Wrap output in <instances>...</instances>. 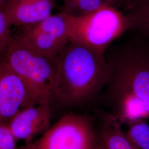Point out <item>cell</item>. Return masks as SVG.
I'll return each mask as SVG.
<instances>
[{
  "label": "cell",
  "instance_id": "5b68a950",
  "mask_svg": "<svg viewBox=\"0 0 149 149\" xmlns=\"http://www.w3.org/2000/svg\"><path fill=\"white\" fill-rule=\"evenodd\" d=\"M18 149H98L93 118L69 112L40 137Z\"/></svg>",
  "mask_w": 149,
  "mask_h": 149
},
{
  "label": "cell",
  "instance_id": "8992f818",
  "mask_svg": "<svg viewBox=\"0 0 149 149\" xmlns=\"http://www.w3.org/2000/svg\"><path fill=\"white\" fill-rule=\"evenodd\" d=\"M22 28L18 38L33 50L49 58H56L70 42L66 21L62 12Z\"/></svg>",
  "mask_w": 149,
  "mask_h": 149
},
{
  "label": "cell",
  "instance_id": "e0dca14e",
  "mask_svg": "<svg viewBox=\"0 0 149 149\" xmlns=\"http://www.w3.org/2000/svg\"><path fill=\"white\" fill-rule=\"evenodd\" d=\"M10 3L9 0H0V9L4 10Z\"/></svg>",
  "mask_w": 149,
  "mask_h": 149
},
{
  "label": "cell",
  "instance_id": "277c9868",
  "mask_svg": "<svg viewBox=\"0 0 149 149\" xmlns=\"http://www.w3.org/2000/svg\"><path fill=\"white\" fill-rule=\"evenodd\" d=\"M57 58H49L13 38L4 61L21 79L27 89L28 107L50 102L53 97Z\"/></svg>",
  "mask_w": 149,
  "mask_h": 149
},
{
  "label": "cell",
  "instance_id": "ba28073f",
  "mask_svg": "<svg viewBox=\"0 0 149 149\" xmlns=\"http://www.w3.org/2000/svg\"><path fill=\"white\" fill-rule=\"evenodd\" d=\"M28 107L27 89L5 61L0 63V123H7Z\"/></svg>",
  "mask_w": 149,
  "mask_h": 149
},
{
  "label": "cell",
  "instance_id": "6da1fadb",
  "mask_svg": "<svg viewBox=\"0 0 149 149\" xmlns=\"http://www.w3.org/2000/svg\"><path fill=\"white\" fill-rule=\"evenodd\" d=\"M108 48V82L98 97L122 124L149 120V40L137 33Z\"/></svg>",
  "mask_w": 149,
  "mask_h": 149
},
{
  "label": "cell",
  "instance_id": "d6986e66",
  "mask_svg": "<svg viewBox=\"0 0 149 149\" xmlns=\"http://www.w3.org/2000/svg\"><path fill=\"white\" fill-rule=\"evenodd\" d=\"M14 1H15V0H9V1H10V3H11L12 2H13Z\"/></svg>",
  "mask_w": 149,
  "mask_h": 149
},
{
  "label": "cell",
  "instance_id": "ac0fdd59",
  "mask_svg": "<svg viewBox=\"0 0 149 149\" xmlns=\"http://www.w3.org/2000/svg\"><path fill=\"white\" fill-rule=\"evenodd\" d=\"M104 1L108 3L111 5L116 6V4L117 3L118 5V3L120 0H104Z\"/></svg>",
  "mask_w": 149,
  "mask_h": 149
},
{
  "label": "cell",
  "instance_id": "9a60e30c",
  "mask_svg": "<svg viewBox=\"0 0 149 149\" xmlns=\"http://www.w3.org/2000/svg\"><path fill=\"white\" fill-rule=\"evenodd\" d=\"M17 142L7 123H0V149H18Z\"/></svg>",
  "mask_w": 149,
  "mask_h": 149
},
{
  "label": "cell",
  "instance_id": "52a82bcc",
  "mask_svg": "<svg viewBox=\"0 0 149 149\" xmlns=\"http://www.w3.org/2000/svg\"><path fill=\"white\" fill-rule=\"evenodd\" d=\"M51 116V103L46 102L22 109L7 124L17 141L28 143L48 130Z\"/></svg>",
  "mask_w": 149,
  "mask_h": 149
},
{
  "label": "cell",
  "instance_id": "4fadbf2b",
  "mask_svg": "<svg viewBox=\"0 0 149 149\" xmlns=\"http://www.w3.org/2000/svg\"><path fill=\"white\" fill-rule=\"evenodd\" d=\"M106 3L104 0H63L61 11L70 16H84L96 11Z\"/></svg>",
  "mask_w": 149,
  "mask_h": 149
},
{
  "label": "cell",
  "instance_id": "7c38bea8",
  "mask_svg": "<svg viewBox=\"0 0 149 149\" xmlns=\"http://www.w3.org/2000/svg\"><path fill=\"white\" fill-rule=\"evenodd\" d=\"M125 132L128 139L136 149H149V124L147 120L140 119L127 124Z\"/></svg>",
  "mask_w": 149,
  "mask_h": 149
},
{
  "label": "cell",
  "instance_id": "7a4b0ae2",
  "mask_svg": "<svg viewBox=\"0 0 149 149\" xmlns=\"http://www.w3.org/2000/svg\"><path fill=\"white\" fill-rule=\"evenodd\" d=\"M109 76L105 55L69 42L57 58L52 100L69 107L97 100Z\"/></svg>",
  "mask_w": 149,
  "mask_h": 149
},
{
  "label": "cell",
  "instance_id": "3957f363",
  "mask_svg": "<svg viewBox=\"0 0 149 149\" xmlns=\"http://www.w3.org/2000/svg\"><path fill=\"white\" fill-rule=\"evenodd\" d=\"M62 12L66 21L70 42L101 55H105L108 48L129 31L124 13L108 3L84 16L74 17Z\"/></svg>",
  "mask_w": 149,
  "mask_h": 149
},
{
  "label": "cell",
  "instance_id": "2e32d148",
  "mask_svg": "<svg viewBox=\"0 0 149 149\" xmlns=\"http://www.w3.org/2000/svg\"><path fill=\"white\" fill-rule=\"evenodd\" d=\"M141 1L142 0H120L118 3V6L122 8L123 12H125Z\"/></svg>",
  "mask_w": 149,
  "mask_h": 149
},
{
  "label": "cell",
  "instance_id": "8fae6325",
  "mask_svg": "<svg viewBox=\"0 0 149 149\" xmlns=\"http://www.w3.org/2000/svg\"><path fill=\"white\" fill-rule=\"evenodd\" d=\"M123 12L128 19L129 31L149 40V0H142Z\"/></svg>",
  "mask_w": 149,
  "mask_h": 149
},
{
  "label": "cell",
  "instance_id": "30bf717a",
  "mask_svg": "<svg viewBox=\"0 0 149 149\" xmlns=\"http://www.w3.org/2000/svg\"><path fill=\"white\" fill-rule=\"evenodd\" d=\"M95 130L98 149H136L123 130V124L113 114L98 113Z\"/></svg>",
  "mask_w": 149,
  "mask_h": 149
},
{
  "label": "cell",
  "instance_id": "5bb4252c",
  "mask_svg": "<svg viewBox=\"0 0 149 149\" xmlns=\"http://www.w3.org/2000/svg\"><path fill=\"white\" fill-rule=\"evenodd\" d=\"M11 27L3 10L0 9V63L4 60L7 50L13 39Z\"/></svg>",
  "mask_w": 149,
  "mask_h": 149
},
{
  "label": "cell",
  "instance_id": "9c48e42d",
  "mask_svg": "<svg viewBox=\"0 0 149 149\" xmlns=\"http://www.w3.org/2000/svg\"><path fill=\"white\" fill-rule=\"evenodd\" d=\"M56 0H15L3 10L11 26L24 27L50 16Z\"/></svg>",
  "mask_w": 149,
  "mask_h": 149
}]
</instances>
